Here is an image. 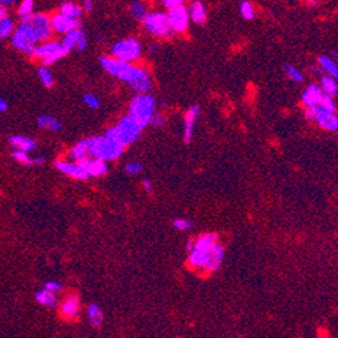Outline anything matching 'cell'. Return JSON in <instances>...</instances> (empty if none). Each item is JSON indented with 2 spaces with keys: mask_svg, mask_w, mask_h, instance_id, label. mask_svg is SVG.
<instances>
[{
  "mask_svg": "<svg viewBox=\"0 0 338 338\" xmlns=\"http://www.w3.org/2000/svg\"><path fill=\"white\" fill-rule=\"evenodd\" d=\"M50 17L46 14H33L27 19H23L21 25L14 30L13 46L22 53L31 55L35 46L49 41L53 35Z\"/></svg>",
  "mask_w": 338,
  "mask_h": 338,
  "instance_id": "1",
  "label": "cell"
},
{
  "mask_svg": "<svg viewBox=\"0 0 338 338\" xmlns=\"http://www.w3.org/2000/svg\"><path fill=\"white\" fill-rule=\"evenodd\" d=\"M100 64L106 73H109L112 77L118 78L120 81L127 82L128 85L146 76H150V72L144 66L134 65L110 55H104L100 58Z\"/></svg>",
  "mask_w": 338,
  "mask_h": 338,
  "instance_id": "2",
  "label": "cell"
},
{
  "mask_svg": "<svg viewBox=\"0 0 338 338\" xmlns=\"http://www.w3.org/2000/svg\"><path fill=\"white\" fill-rule=\"evenodd\" d=\"M144 130L140 124H139L136 120H135L132 116L130 115H124L120 122H119L118 126L110 127L109 130L105 131L106 138L112 139L115 142L122 143L123 146H130L134 142H136L140 135H142V131Z\"/></svg>",
  "mask_w": 338,
  "mask_h": 338,
  "instance_id": "3",
  "label": "cell"
},
{
  "mask_svg": "<svg viewBox=\"0 0 338 338\" xmlns=\"http://www.w3.org/2000/svg\"><path fill=\"white\" fill-rule=\"evenodd\" d=\"M126 146L122 143L115 142L106 136H93L88 139V155L92 158L101 159L104 162H109L120 158Z\"/></svg>",
  "mask_w": 338,
  "mask_h": 338,
  "instance_id": "4",
  "label": "cell"
},
{
  "mask_svg": "<svg viewBox=\"0 0 338 338\" xmlns=\"http://www.w3.org/2000/svg\"><path fill=\"white\" fill-rule=\"evenodd\" d=\"M217 244V235L205 233L194 241V247L189 255V264L198 269H205L210 260L213 247Z\"/></svg>",
  "mask_w": 338,
  "mask_h": 338,
  "instance_id": "5",
  "label": "cell"
},
{
  "mask_svg": "<svg viewBox=\"0 0 338 338\" xmlns=\"http://www.w3.org/2000/svg\"><path fill=\"white\" fill-rule=\"evenodd\" d=\"M155 109H156V101L154 96H151L150 93L135 94V97L131 100L130 106H128V115L132 116L144 128L150 124Z\"/></svg>",
  "mask_w": 338,
  "mask_h": 338,
  "instance_id": "6",
  "label": "cell"
},
{
  "mask_svg": "<svg viewBox=\"0 0 338 338\" xmlns=\"http://www.w3.org/2000/svg\"><path fill=\"white\" fill-rule=\"evenodd\" d=\"M142 42L136 39V38L120 39V41L115 42L114 45L110 46V57L130 62V64L139 61L140 57H142Z\"/></svg>",
  "mask_w": 338,
  "mask_h": 338,
  "instance_id": "7",
  "label": "cell"
},
{
  "mask_svg": "<svg viewBox=\"0 0 338 338\" xmlns=\"http://www.w3.org/2000/svg\"><path fill=\"white\" fill-rule=\"evenodd\" d=\"M142 23L147 33L155 38L167 39L174 35L166 13H159V11L148 13V15L143 19Z\"/></svg>",
  "mask_w": 338,
  "mask_h": 338,
  "instance_id": "8",
  "label": "cell"
},
{
  "mask_svg": "<svg viewBox=\"0 0 338 338\" xmlns=\"http://www.w3.org/2000/svg\"><path fill=\"white\" fill-rule=\"evenodd\" d=\"M31 55L43 62L45 66H49L58 62L61 58L65 57V55H68V53L62 49L60 42L49 39V41L42 42V43L35 46V49H34Z\"/></svg>",
  "mask_w": 338,
  "mask_h": 338,
  "instance_id": "9",
  "label": "cell"
},
{
  "mask_svg": "<svg viewBox=\"0 0 338 338\" xmlns=\"http://www.w3.org/2000/svg\"><path fill=\"white\" fill-rule=\"evenodd\" d=\"M166 14L173 33L184 34L188 31L189 26H190V17H189V11L186 6H180V7H176V9L167 10Z\"/></svg>",
  "mask_w": 338,
  "mask_h": 338,
  "instance_id": "10",
  "label": "cell"
},
{
  "mask_svg": "<svg viewBox=\"0 0 338 338\" xmlns=\"http://www.w3.org/2000/svg\"><path fill=\"white\" fill-rule=\"evenodd\" d=\"M314 123L330 132H335L338 130V118L335 112H329L319 105L314 106Z\"/></svg>",
  "mask_w": 338,
  "mask_h": 338,
  "instance_id": "11",
  "label": "cell"
},
{
  "mask_svg": "<svg viewBox=\"0 0 338 338\" xmlns=\"http://www.w3.org/2000/svg\"><path fill=\"white\" fill-rule=\"evenodd\" d=\"M50 23H51L53 31L58 34H66L72 30L81 27V22L78 19H73V18L66 17V15H62L60 13L54 14L53 17L50 18Z\"/></svg>",
  "mask_w": 338,
  "mask_h": 338,
  "instance_id": "12",
  "label": "cell"
},
{
  "mask_svg": "<svg viewBox=\"0 0 338 338\" xmlns=\"http://www.w3.org/2000/svg\"><path fill=\"white\" fill-rule=\"evenodd\" d=\"M55 168H57L60 173H62V174H65V176L73 178V180L86 181L89 178L88 173H86L77 162L72 163L69 162V160H61V159H58L57 162H55Z\"/></svg>",
  "mask_w": 338,
  "mask_h": 338,
  "instance_id": "13",
  "label": "cell"
},
{
  "mask_svg": "<svg viewBox=\"0 0 338 338\" xmlns=\"http://www.w3.org/2000/svg\"><path fill=\"white\" fill-rule=\"evenodd\" d=\"M78 164L88 173L89 177H101L108 172V166L106 162L101 159L92 158V156H86V158L78 160Z\"/></svg>",
  "mask_w": 338,
  "mask_h": 338,
  "instance_id": "14",
  "label": "cell"
},
{
  "mask_svg": "<svg viewBox=\"0 0 338 338\" xmlns=\"http://www.w3.org/2000/svg\"><path fill=\"white\" fill-rule=\"evenodd\" d=\"M81 309V303H80V298L76 294H70L64 299V302L60 306V313L66 319H73L80 314Z\"/></svg>",
  "mask_w": 338,
  "mask_h": 338,
  "instance_id": "15",
  "label": "cell"
},
{
  "mask_svg": "<svg viewBox=\"0 0 338 338\" xmlns=\"http://www.w3.org/2000/svg\"><path fill=\"white\" fill-rule=\"evenodd\" d=\"M188 11L190 21L194 25L202 26L208 21V11H206V7H205V5L201 0H193V2H190L188 6Z\"/></svg>",
  "mask_w": 338,
  "mask_h": 338,
  "instance_id": "16",
  "label": "cell"
},
{
  "mask_svg": "<svg viewBox=\"0 0 338 338\" xmlns=\"http://www.w3.org/2000/svg\"><path fill=\"white\" fill-rule=\"evenodd\" d=\"M200 106L193 105L189 108L186 115H185V130H184V140L185 143H190L194 135V128H196V122L200 116Z\"/></svg>",
  "mask_w": 338,
  "mask_h": 338,
  "instance_id": "17",
  "label": "cell"
},
{
  "mask_svg": "<svg viewBox=\"0 0 338 338\" xmlns=\"http://www.w3.org/2000/svg\"><path fill=\"white\" fill-rule=\"evenodd\" d=\"M10 146L13 147L14 150L25 151V152H31V151L37 150V140L25 135H14L9 139Z\"/></svg>",
  "mask_w": 338,
  "mask_h": 338,
  "instance_id": "18",
  "label": "cell"
},
{
  "mask_svg": "<svg viewBox=\"0 0 338 338\" xmlns=\"http://www.w3.org/2000/svg\"><path fill=\"white\" fill-rule=\"evenodd\" d=\"M322 94H323V92L321 90L319 85H317V84H311V85L307 86V88L303 90V93H302V104H303L306 108L319 105Z\"/></svg>",
  "mask_w": 338,
  "mask_h": 338,
  "instance_id": "19",
  "label": "cell"
},
{
  "mask_svg": "<svg viewBox=\"0 0 338 338\" xmlns=\"http://www.w3.org/2000/svg\"><path fill=\"white\" fill-rule=\"evenodd\" d=\"M224 256H225L224 247L217 243V244L213 247L212 255H210V260H209L205 271H208V272H214V271H217V269L220 268V265L222 264Z\"/></svg>",
  "mask_w": 338,
  "mask_h": 338,
  "instance_id": "20",
  "label": "cell"
},
{
  "mask_svg": "<svg viewBox=\"0 0 338 338\" xmlns=\"http://www.w3.org/2000/svg\"><path fill=\"white\" fill-rule=\"evenodd\" d=\"M318 62V68L321 69V72L326 73L327 76H331V77L337 78L338 77V68H337V62L334 61L331 57H327V55H319L317 60Z\"/></svg>",
  "mask_w": 338,
  "mask_h": 338,
  "instance_id": "21",
  "label": "cell"
},
{
  "mask_svg": "<svg viewBox=\"0 0 338 338\" xmlns=\"http://www.w3.org/2000/svg\"><path fill=\"white\" fill-rule=\"evenodd\" d=\"M82 33H84V31H82L81 29H76L69 31V33L64 34V39L60 42L62 46V49L65 50L68 54H69L73 49H76V45H77L78 39H80V37L82 35Z\"/></svg>",
  "mask_w": 338,
  "mask_h": 338,
  "instance_id": "22",
  "label": "cell"
},
{
  "mask_svg": "<svg viewBox=\"0 0 338 338\" xmlns=\"http://www.w3.org/2000/svg\"><path fill=\"white\" fill-rule=\"evenodd\" d=\"M35 299H37L39 305L45 306V307H55L58 305L57 294L47 289H42L39 291H37Z\"/></svg>",
  "mask_w": 338,
  "mask_h": 338,
  "instance_id": "23",
  "label": "cell"
},
{
  "mask_svg": "<svg viewBox=\"0 0 338 338\" xmlns=\"http://www.w3.org/2000/svg\"><path fill=\"white\" fill-rule=\"evenodd\" d=\"M319 88L325 94H329L331 97H337L338 94V84L337 78L331 77V76H321V81H319Z\"/></svg>",
  "mask_w": 338,
  "mask_h": 338,
  "instance_id": "24",
  "label": "cell"
},
{
  "mask_svg": "<svg viewBox=\"0 0 338 338\" xmlns=\"http://www.w3.org/2000/svg\"><path fill=\"white\" fill-rule=\"evenodd\" d=\"M38 126L46 131H51V132H60L62 128L61 123L58 122L57 119L51 116V115H42L38 118Z\"/></svg>",
  "mask_w": 338,
  "mask_h": 338,
  "instance_id": "25",
  "label": "cell"
},
{
  "mask_svg": "<svg viewBox=\"0 0 338 338\" xmlns=\"http://www.w3.org/2000/svg\"><path fill=\"white\" fill-rule=\"evenodd\" d=\"M60 14L62 15H66V17L73 18V19H81L82 18V9L78 5L73 3V2H64L60 7Z\"/></svg>",
  "mask_w": 338,
  "mask_h": 338,
  "instance_id": "26",
  "label": "cell"
},
{
  "mask_svg": "<svg viewBox=\"0 0 338 338\" xmlns=\"http://www.w3.org/2000/svg\"><path fill=\"white\" fill-rule=\"evenodd\" d=\"M131 89L132 92H135L136 94H143V93H148L151 89H152V78L150 76H146V77L140 78L138 81L132 82L130 84Z\"/></svg>",
  "mask_w": 338,
  "mask_h": 338,
  "instance_id": "27",
  "label": "cell"
},
{
  "mask_svg": "<svg viewBox=\"0 0 338 338\" xmlns=\"http://www.w3.org/2000/svg\"><path fill=\"white\" fill-rule=\"evenodd\" d=\"M130 13L134 17L135 21L143 22V19L148 15V9H147V6L143 2L135 0L130 5Z\"/></svg>",
  "mask_w": 338,
  "mask_h": 338,
  "instance_id": "28",
  "label": "cell"
},
{
  "mask_svg": "<svg viewBox=\"0 0 338 338\" xmlns=\"http://www.w3.org/2000/svg\"><path fill=\"white\" fill-rule=\"evenodd\" d=\"M69 156L73 159L74 162H78V160H81V159L89 156V155H88V139L81 140V142H78L76 146L72 147Z\"/></svg>",
  "mask_w": 338,
  "mask_h": 338,
  "instance_id": "29",
  "label": "cell"
},
{
  "mask_svg": "<svg viewBox=\"0 0 338 338\" xmlns=\"http://www.w3.org/2000/svg\"><path fill=\"white\" fill-rule=\"evenodd\" d=\"M14 30H15V25L11 18L7 15L0 19V38L2 39H7L13 35Z\"/></svg>",
  "mask_w": 338,
  "mask_h": 338,
  "instance_id": "30",
  "label": "cell"
},
{
  "mask_svg": "<svg viewBox=\"0 0 338 338\" xmlns=\"http://www.w3.org/2000/svg\"><path fill=\"white\" fill-rule=\"evenodd\" d=\"M88 318H89V322L93 326H100L104 321V314H102V310L98 307L97 305H90L88 307Z\"/></svg>",
  "mask_w": 338,
  "mask_h": 338,
  "instance_id": "31",
  "label": "cell"
},
{
  "mask_svg": "<svg viewBox=\"0 0 338 338\" xmlns=\"http://www.w3.org/2000/svg\"><path fill=\"white\" fill-rule=\"evenodd\" d=\"M38 77H39L41 82L46 86V88H53L54 85L53 73H51V70H50L47 66H41V68L38 69Z\"/></svg>",
  "mask_w": 338,
  "mask_h": 338,
  "instance_id": "32",
  "label": "cell"
},
{
  "mask_svg": "<svg viewBox=\"0 0 338 338\" xmlns=\"http://www.w3.org/2000/svg\"><path fill=\"white\" fill-rule=\"evenodd\" d=\"M34 14V2L33 0H23L18 9V15L21 18L22 21L23 19H27L29 17H31Z\"/></svg>",
  "mask_w": 338,
  "mask_h": 338,
  "instance_id": "33",
  "label": "cell"
},
{
  "mask_svg": "<svg viewBox=\"0 0 338 338\" xmlns=\"http://www.w3.org/2000/svg\"><path fill=\"white\" fill-rule=\"evenodd\" d=\"M285 73L293 82H302L303 81V74L299 69H297L295 66L291 64H286L285 65Z\"/></svg>",
  "mask_w": 338,
  "mask_h": 338,
  "instance_id": "34",
  "label": "cell"
},
{
  "mask_svg": "<svg viewBox=\"0 0 338 338\" xmlns=\"http://www.w3.org/2000/svg\"><path fill=\"white\" fill-rule=\"evenodd\" d=\"M240 13L241 17L247 19V21H252L253 18H255V7L251 2L248 0H244L243 3L240 5Z\"/></svg>",
  "mask_w": 338,
  "mask_h": 338,
  "instance_id": "35",
  "label": "cell"
},
{
  "mask_svg": "<svg viewBox=\"0 0 338 338\" xmlns=\"http://www.w3.org/2000/svg\"><path fill=\"white\" fill-rule=\"evenodd\" d=\"M13 158L15 159L18 163L23 164V166H30V164H34L33 158L30 156V152H25V151L15 150L13 152Z\"/></svg>",
  "mask_w": 338,
  "mask_h": 338,
  "instance_id": "36",
  "label": "cell"
},
{
  "mask_svg": "<svg viewBox=\"0 0 338 338\" xmlns=\"http://www.w3.org/2000/svg\"><path fill=\"white\" fill-rule=\"evenodd\" d=\"M319 106L323 108V109L329 110V112H337V105H335L334 97H331V96H329V94H325V93L322 94Z\"/></svg>",
  "mask_w": 338,
  "mask_h": 338,
  "instance_id": "37",
  "label": "cell"
},
{
  "mask_svg": "<svg viewBox=\"0 0 338 338\" xmlns=\"http://www.w3.org/2000/svg\"><path fill=\"white\" fill-rule=\"evenodd\" d=\"M84 102H85L86 105L92 108V109H98L100 105H101V101H100V98H98L97 94L94 93H86L84 94V97H82Z\"/></svg>",
  "mask_w": 338,
  "mask_h": 338,
  "instance_id": "38",
  "label": "cell"
},
{
  "mask_svg": "<svg viewBox=\"0 0 338 338\" xmlns=\"http://www.w3.org/2000/svg\"><path fill=\"white\" fill-rule=\"evenodd\" d=\"M143 170V167L140 163L138 162H130L126 166V173L127 174H130V176H138L140 174Z\"/></svg>",
  "mask_w": 338,
  "mask_h": 338,
  "instance_id": "39",
  "label": "cell"
},
{
  "mask_svg": "<svg viewBox=\"0 0 338 338\" xmlns=\"http://www.w3.org/2000/svg\"><path fill=\"white\" fill-rule=\"evenodd\" d=\"M174 227L180 231H190L193 228V224L186 218H177L174 220Z\"/></svg>",
  "mask_w": 338,
  "mask_h": 338,
  "instance_id": "40",
  "label": "cell"
},
{
  "mask_svg": "<svg viewBox=\"0 0 338 338\" xmlns=\"http://www.w3.org/2000/svg\"><path fill=\"white\" fill-rule=\"evenodd\" d=\"M162 3L167 10H172L180 7V6H185L186 0H162Z\"/></svg>",
  "mask_w": 338,
  "mask_h": 338,
  "instance_id": "41",
  "label": "cell"
},
{
  "mask_svg": "<svg viewBox=\"0 0 338 338\" xmlns=\"http://www.w3.org/2000/svg\"><path fill=\"white\" fill-rule=\"evenodd\" d=\"M150 124L154 127H162L163 124H164V116H163L162 114H156V112H155L154 116L151 118Z\"/></svg>",
  "mask_w": 338,
  "mask_h": 338,
  "instance_id": "42",
  "label": "cell"
},
{
  "mask_svg": "<svg viewBox=\"0 0 338 338\" xmlns=\"http://www.w3.org/2000/svg\"><path fill=\"white\" fill-rule=\"evenodd\" d=\"M45 289L50 290V291H53V293L57 294L62 290V285L61 283H58L57 280H49V281H46Z\"/></svg>",
  "mask_w": 338,
  "mask_h": 338,
  "instance_id": "43",
  "label": "cell"
},
{
  "mask_svg": "<svg viewBox=\"0 0 338 338\" xmlns=\"http://www.w3.org/2000/svg\"><path fill=\"white\" fill-rule=\"evenodd\" d=\"M86 46H88V37H86L85 33H82V35L78 39L77 45H76V49L77 51H84L86 49Z\"/></svg>",
  "mask_w": 338,
  "mask_h": 338,
  "instance_id": "44",
  "label": "cell"
},
{
  "mask_svg": "<svg viewBox=\"0 0 338 338\" xmlns=\"http://www.w3.org/2000/svg\"><path fill=\"white\" fill-rule=\"evenodd\" d=\"M94 7L93 0H84L82 2V11H85V13H92V10Z\"/></svg>",
  "mask_w": 338,
  "mask_h": 338,
  "instance_id": "45",
  "label": "cell"
},
{
  "mask_svg": "<svg viewBox=\"0 0 338 338\" xmlns=\"http://www.w3.org/2000/svg\"><path fill=\"white\" fill-rule=\"evenodd\" d=\"M143 188H144V190H146V192L150 193L151 190H152V185H151V182L148 180H144V181H143Z\"/></svg>",
  "mask_w": 338,
  "mask_h": 338,
  "instance_id": "46",
  "label": "cell"
},
{
  "mask_svg": "<svg viewBox=\"0 0 338 338\" xmlns=\"http://www.w3.org/2000/svg\"><path fill=\"white\" fill-rule=\"evenodd\" d=\"M7 109H9V105H7V102H6L3 98L0 97V112H6Z\"/></svg>",
  "mask_w": 338,
  "mask_h": 338,
  "instance_id": "47",
  "label": "cell"
},
{
  "mask_svg": "<svg viewBox=\"0 0 338 338\" xmlns=\"http://www.w3.org/2000/svg\"><path fill=\"white\" fill-rule=\"evenodd\" d=\"M193 247H194V240L190 239V240H188V243H186V249H188L189 252H190V251L193 249Z\"/></svg>",
  "mask_w": 338,
  "mask_h": 338,
  "instance_id": "48",
  "label": "cell"
},
{
  "mask_svg": "<svg viewBox=\"0 0 338 338\" xmlns=\"http://www.w3.org/2000/svg\"><path fill=\"white\" fill-rule=\"evenodd\" d=\"M7 15V11H6V6H2L0 5V19L3 17H6Z\"/></svg>",
  "mask_w": 338,
  "mask_h": 338,
  "instance_id": "49",
  "label": "cell"
},
{
  "mask_svg": "<svg viewBox=\"0 0 338 338\" xmlns=\"http://www.w3.org/2000/svg\"><path fill=\"white\" fill-rule=\"evenodd\" d=\"M14 0H0V5L2 6H9L13 3Z\"/></svg>",
  "mask_w": 338,
  "mask_h": 338,
  "instance_id": "50",
  "label": "cell"
},
{
  "mask_svg": "<svg viewBox=\"0 0 338 338\" xmlns=\"http://www.w3.org/2000/svg\"><path fill=\"white\" fill-rule=\"evenodd\" d=\"M307 5L313 6V7H315V6L318 5V2H317V0H307Z\"/></svg>",
  "mask_w": 338,
  "mask_h": 338,
  "instance_id": "51",
  "label": "cell"
},
{
  "mask_svg": "<svg viewBox=\"0 0 338 338\" xmlns=\"http://www.w3.org/2000/svg\"><path fill=\"white\" fill-rule=\"evenodd\" d=\"M155 50H156V45H152V46H151V51H152V53H154Z\"/></svg>",
  "mask_w": 338,
  "mask_h": 338,
  "instance_id": "52",
  "label": "cell"
},
{
  "mask_svg": "<svg viewBox=\"0 0 338 338\" xmlns=\"http://www.w3.org/2000/svg\"><path fill=\"white\" fill-rule=\"evenodd\" d=\"M97 41L102 42V41H104V37H101V35H98V37H97Z\"/></svg>",
  "mask_w": 338,
  "mask_h": 338,
  "instance_id": "53",
  "label": "cell"
}]
</instances>
